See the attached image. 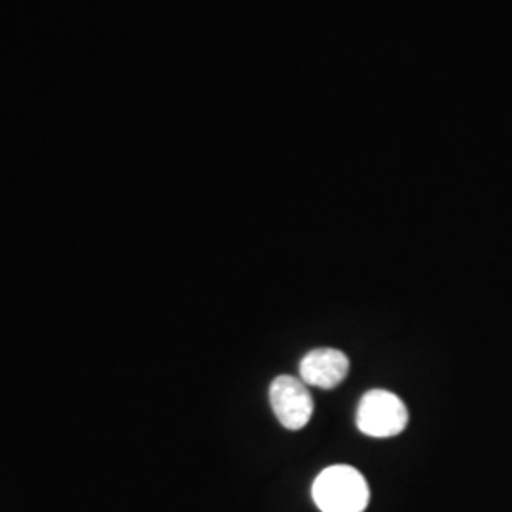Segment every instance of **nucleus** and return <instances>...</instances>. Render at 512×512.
Returning <instances> with one entry per match:
<instances>
[{
    "instance_id": "obj_4",
    "label": "nucleus",
    "mask_w": 512,
    "mask_h": 512,
    "mask_svg": "<svg viewBox=\"0 0 512 512\" xmlns=\"http://www.w3.org/2000/svg\"><path fill=\"white\" fill-rule=\"evenodd\" d=\"M348 372L349 359L340 349H313L300 363V380L321 389L342 384Z\"/></svg>"
},
{
    "instance_id": "obj_2",
    "label": "nucleus",
    "mask_w": 512,
    "mask_h": 512,
    "mask_svg": "<svg viewBox=\"0 0 512 512\" xmlns=\"http://www.w3.org/2000/svg\"><path fill=\"white\" fill-rule=\"evenodd\" d=\"M357 427L361 433L374 439H387L403 433L408 423V410L403 401L385 391H368L357 406Z\"/></svg>"
},
{
    "instance_id": "obj_1",
    "label": "nucleus",
    "mask_w": 512,
    "mask_h": 512,
    "mask_svg": "<svg viewBox=\"0 0 512 512\" xmlns=\"http://www.w3.org/2000/svg\"><path fill=\"white\" fill-rule=\"evenodd\" d=\"M313 501L323 512H363L370 499L365 476L349 465L325 469L313 482Z\"/></svg>"
},
{
    "instance_id": "obj_3",
    "label": "nucleus",
    "mask_w": 512,
    "mask_h": 512,
    "mask_svg": "<svg viewBox=\"0 0 512 512\" xmlns=\"http://www.w3.org/2000/svg\"><path fill=\"white\" fill-rule=\"evenodd\" d=\"M270 404L275 418L289 431L306 427L313 414L310 389L293 376H279L270 385Z\"/></svg>"
}]
</instances>
